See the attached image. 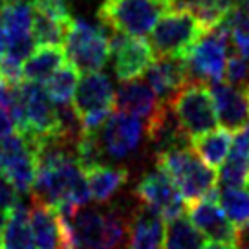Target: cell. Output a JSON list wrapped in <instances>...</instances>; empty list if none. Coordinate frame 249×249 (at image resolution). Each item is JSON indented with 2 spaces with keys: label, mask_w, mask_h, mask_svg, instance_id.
I'll return each mask as SVG.
<instances>
[{
  "label": "cell",
  "mask_w": 249,
  "mask_h": 249,
  "mask_svg": "<svg viewBox=\"0 0 249 249\" xmlns=\"http://www.w3.org/2000/svg\"><path fill=\"white\" fill-rule=\"evenodd\" d=\"M224 77L227 79V83L249 90V57H246V55L238 53L236 50H233V53L227 55Z\"/></svg>",
  "instance_id": "31"
},
{
  "label": "cell",
  "mask_w": 249,
  "mask_h": 249,
  "mask_svg": "<svg viewBox=\"0 0 249 249\" xmlns=\"http://www.w3.org/2000/svg\"><path fill=\"white\" fill-rule=\"evenodd\" d=\"M203 244V234L183 214L167 222L163 249H202Z\"/></svg>",
  "instance_id": "25"
},
{
  "label": "cell",
  "mask_w": 249,
  "mask_h": 249,
  "mask_svg": "<svg viewBox=\"0 0 249 249\" xmlns=\"http://www.w3.org/2000/svg\"><path fill=\"white\" fill-rule=\"evenodd\" d=\"M156 167L165 171L187 203L205 198L218 187V174L189 147L158 152Z\"/></svg>",
  "instance_id": "2"
},
{
  "label": "cell",
  "mask_w": 249,
  "mask_h": 249,
  "mask_svg": "<svg viewBox=\"0 0 249 249\" xmlns=\"http://www.w3.org/2000/svg\"><path fill=\"white\" fill-rule=\"evenodd\" d=\"M211 93L216 107L218 123L229 132H238L249 123V90L242 86L213 81Z\"/></svg>",
  "instance_id": "16"
},
{
  "label": "cell",
  "mask_w": 249,
  "mask_h": 249,
  "mask_svg": "<svg viewBox=\"0 0 249 249\" xmlns=\"http://www.w3.org/2000/svg\"><path fill=\"white\" fill-rule=\"evenodd\" d=\"M31 4H33L35 13H40L48 18H53L57 22L70 26L71 20H73L70 9L66 6V0H31Z\"/></svg>",
  "instance_id": "32"
},
{
  "label": "cell",
  "mask_w": 249,
  "mask_h": 249,
  "mask_svg": "<svg viewBox=\"0 0 249 249\" xmlns=\"http://www.w3.org/2000/svg\"><path fill=\"white\" fill-rule=\"evenodd\" d=\"M165 220L154 209L140 203L132 211L126 249H163Z\"/></svg>",
  "instance_id": "18"
},
{
  "label": "cell",
  "mask_w": 249,
  "mask_h": 249,
  "mask_svg": "<svg viewBox=\"0 0 249 249\" xmlns=\"http://www.w3.org/2000/svg\"><path fill=\"white\" fill-rule=\"evenodd\" d=\"M18 200H20L18 193H17L15 189L11 187V183H9L8 179L0 174V205H2V207H8V209H11V207L18 202Z\"/></svg>",
  "instance_id": "33"
},
{
  "label": "cell",
  "mask_w": 249,
  "mask_h": 249,
  "mask_svg": "<svg viewBox=\"0 0 249 249\" xmlns=\"http://www.w3.org/2000/svg\"><path fill=\"white\" fill-rule=\"evenodd\" d=\"M174 8L176 0H105L97 17L110 30L147 37L160 17Z\"/></svg>",
  "instance_id": "3"
},
{
  "label": "cell",
  "mask_w": 249,
  "mask_h": 249,
  "mask_svg": "<svg viewBox=\"0 0 249 249\" xmlns=\"http://www.w3.org/2000/svg\"><path fill=\"white\" fill-rule=\"evenodd\" d=\"M79 83V70L73 62H64L59 70L53 71V75L44 83V90L50 95V99L57 105H71L73 93Z\"/></svg>",
  "instance_id": "26"
},
{
  "label": "cell",
  "mask_w": 249,
  "mask_h": 249,
  "mask_svg": "<svg viewBox=\"0 0 249 249\" xmlns=\"http://www.w3.org/2000/svg\"><path fill=\"white\" fill-rule=\"evenodd\" d=\"M202 249H238V246H233V244H227V242H218V240H213V242H207V244H203Z\"/></svg>",
  "instance_id": "35"
},
{
  "label": "cell",
  "mask_w": 249,
  "mask_h": 249,
  "mask_svg": "<svg viewBox=\"0 0 249 249\" xmlns=\"http://www.w3.org/2000/svg\"><path fill=\"white\" fill-rule=\"evenodd\" d=\"M195 152L213 169H220L227 160V154L233 145V132L226 128H213L209 132L196 136L191 140Z\"/></svg>",
  "instance_id": "24"
},
{
  "label": "cell",
  "mask_w": 249,
  "mask_h": 249,
  "mask_svg": "<svg viewBox=\"0 0 249 249\" xmlns=\"http://www.w3.org/2000/svg\"><path fill=\"white\" fill-rule=\"evenodd\" d=\"M66 62L64 46L59 44H37L31 55L22 62V81L30 83H46Z\"/></svg>",
  "instance_id": "20"
},
{
  "label": "cell",
  "mask_w": 249,
  "mask_h": 249,
  "mask_svg": "<svg viewBox=\"0 0 249 249\" xmlns=\"http://www.w3.org/2000/svg\"><path fill=\"white\" fill-rule=\"evenodd\" d=\"M218 196H220V191L216 187L205 198L187 203L189 220L198 227V231L205 238L238 246V227L234 226L226 214V211L222 209Z\"/></svg>",
  "instance_id": "14"
},
{
  "label": "cell",
  "mask_w": 249,
  "mask_h": 249,
  "mask_svg": "<svg viewBox=\"0 0 249 249\" xmlns=\"http://www.w3.org/2000/svg\"><path fill=\"white\" fill-rule=\"evenodd\" d=\"M8 218H9V209L0 205V233H2V229L6 227V224H8Z\"/></svg>",
  "instance_id": "36"
},
{
  "label": "cell",
  "mask_w": 249,
  "mask_h": 249,
  "mask_svg": "<svg viewBox=\"0 0 249 249\" xmlns=\"http://www.w3.org/2000/svg\"><path fill=\"white\" fill-rule=\"evenodd\" d=\"M229 33L231 31L224 24H218L198 39V42L191 48L189 55L185 57L191 79L203 83L222 81L226 73Z\"/></svg>",
  "instance_id": "10"
},
{
  "label": "cell",
  "mask_w": 249,
  "mask_h": 249,
  "mask_svg": "<svg viewBox=\"0 0 249 249\" xmlns=\"http://www.w3.org/2000/svg\"><path fill=\"white\" fill-rule=\"evenodd\" d=\"M220 24H224L231 31L233 46L238 53L249 57V11L234 4V8L226 15Z\"/></svg>",
  "instance_id": "29"
},
{
  "label": "cell",
  "mask_w": 249,
  "mask_h": 249,
  "mask_svg": "<svg viewBox=\"0 0 249 249\" xmlns=\"http://www.w3.org/2000/svg\"><path fill=\"white\" fill-rule=\"evenodd\" d=\"M248 187H249V183H248Z\"/></svg>",
  "instance_id": "43"
},
{
  "label": "cell",
  "mask_w": 249,
  "mask_h": 249,
  "mask_svg": "<svg viewBox=\"0 0 249 249\" xmlns=\"http://www.w3.org/2000/svg\"><path fill=\"white\" fill-rule=\"evenodd\" d=\"M218 181L222 187H248L249 183V123L234 132L233 145L220 174Z\"/></svg>",
  "instance_id": "19"
},
{
  "label": "cell",
  "mask_w": 249,
  "mask_h": 249,
  "mask_svg": "<svg viewBox=\"0 0 249 249\" xmlns=\"http://www.w3.org/2000/svg\"><path fill=\"white\" fill-rule=\"evenodd\" d=\"M71 108L77 114L81 132H99L116 108V92L107 73L86 71L79 79Z\"/></svg>",
  "instance_id": "4"
},
{
  "label": "cell",
  "mask_w": 249,
  "mask_h": 249,
  "mask_svg": "<svg viewBox=\"0 0 249 249\" xmlns=\"http://www.w3.org/2000/svg\"><path fill=\"white\" fill-rule=\"evenodd\" d=\"M2 4H4V0H0V6H2Z\"/></svg>",
  "instance_id": "40"
},
{
  "label": "cell",
  "mask_w": 249,
  "mask_h": 249,
  "mask_svg": "<svg viewBox=\"0 0 249 249\" xmlns=\"http://www.w3.org/2000/svg\"><path fill=\"white\" fill-rule=\"evenodd\" d=\"M132 211L81 209L70 218L75 249H126Z\"/></svg>",
  "instance_id": "1"
},
{
  "label": "cell",
  "mask_w": 249,
  "mask_h": 249,
  "mask_svg": "<svg viewBox=\"0 0 249 249\" xmlns=\"http://www.w3.org/2000/svg\"><path fill=\"white\" fill-rule=\"evenodd\" d=\"M236 4H238V6H242L244 9H248V11H249V0H236Z\"/></svg>",
  "instance_id": "38"
},
{
  "label": "cell",
  "mask_w": 249,
  "mask_h": 249,
  "mask_svg": "<svg viewBox=\"0 0 249 249\" xmlns=\"http://www.w3.org/2000/svg\"><path fill=\"white\" fill-rule=\"evenodd\" d=\"M4 50H6V35H4V28H2V22H0V57L4 55Z\"/></svg>",
  "instance_id": "37"
},
{
  "label": "cell",
  "mask_w": 249,
  "mask_h": 249,
  "mask_svg": "<svg viewBox=\"0 0 249 249\" xmlns=\"http://www.w3.org/2000/svg\"><path fill=\"white\" fill-rule=\"evenodd\" d=\"M110 55L114 57V71L119 81H130L145 75L154 61V50L143 37H132L119 31L110 35Z\"/></svg>",
  "instance_id": "15"
},
{
  "label": "cell",
  "mask_w": 249,
  "mask_h": 249,
  "mask_svg": "<svg viewBox=\"0 0 249 249\" xmlns=\"http://www.w3.org/2000/svg\"><path fill=\"white\" fill-rule=\"evenodd\" d=\"M85 176L90 187L92 200L97 203H108L128 181V171L124 167H110L103 163L86 169Z\"/></svg>",
  "instance_id": "21"
},
{
  "label": "cell",
  "mask_w": 249,
  "mask_h": 249,
  "mask_svg": "<svg viewBox=\"0 0 249 249\" xmlns=\"http://www.w3.org/2000/svg\"><path fill=\"white\" fill-rule=\"evenodd\" d=\"M62 46L68 61L83 73L103 70L110 59V39L107 33L81 18L71 20Z\"/></svg>",
  "instance_id": "7"
},
{
  "label": "cell",
  "mask_w": 249,
  "mask_h": 249,
  "mask_svg": "<svg viewBox=\"0 0 249 249\" xmlns=\"http://www.w3.org/2000/svg\"><path fill=\"white\" fill-rule=\"evenodd\" d=\"M20 95H22V119L17 126V132L24 134L35 143L46 136L61 132L59 110L57 105L50 99L44 86H40L39 83L22 81Z\"/></svg>",
  "instance_id": "9"
},
{
  "label": "cell",
  "mask_w": 249,
  "mask_h": 249,
  "mask_svg": "<svg viewBox=\"0 0 249 249\" xmlns=\"http://www.w3.org/2000/svg\"><path fill=\"white\" fill-rule=\"evenodd\" d=\"M116 108L126 114L140 117L147 128V138L152 134L161 119L171 110L169 105L160 101L152 86L141 81V79H130L121 81V85L116 92Z\"/></svg>",
  "instance_id": "11"
},
{
  "label": "cell",
  "mask_w": 249,
  "mask_h": 249,
  "mask_svg": "<svg viewBox=\"0 0 249 249\" xmlns=\"http://www.w3.org/2000/svg\"><path fill=\"white\" fill-rule=\"evenodd\" d=\"M147 83L152 86L160 101L171 107L174 95L191 81L185 59L158 55L145 71Z\"/></svg>",
  "instance_id": "17"
},
{
  "label": "cell",
  "mask_w": 249,
  "mask_h": 249,
  "mask_svg": "<svg viewBox=\"0 0 249 249\" xmlns=\"http://www.w3.org/2000/svg\"><path fill=\"white\" fill-rule=\"evenodd\" d=\"M0 249H2V246H0Z\"/></svg>",
  "instance_id": "42"
},
{
  "label": "cell",
  "mask_w": 249,
  "mask_h": 249,
  "mask_svg": "<svg viewBox=\"0 0 249 249\" xmlns=\"http://www.w3.org/2000/svg\"><path fill=\"white\" fill-rule=\"evenodd\" d=\"M2 249H35L33 231L30 224V209L22 203V200L9 209V218L0 236Z\"/></svg>",
  "instance_id": "23"
},
{
  "label": "cell",
  "mask_w": 249,
  "mask_h": 249,
  "mask_svg": "<svg viewBox=\"0 0 249 249\" xmlns=\"http://www.w3.org/2000/svg\"><path fill=\"white\" fill-rule=\"evenodd\" d=\"M134 195L138 202L154 209L165 222L172 218H178L185 213V200L178 187L165 171L158 169L152 172H147L143 178L138 181Z\"/></svg>",
  "instance_id": "13"
},
{
  "label": "cell",
  "mask_w": 249,
  "mask_h": 249,
  "mask_svg": "<svg viewBox=\"0 0 249 249\" xmlns=\"http://www.w3.org/2000/svg\"><path fill=\"white\" fill-rule=\"evenodd\" d=\"M234 4L236 0H176V8L189 9L203 24L205 30H211L222 22L234 8Z\"/></svg>",
  "instance_id": "27"
},
{
  "label": "cell",
  "mask_w": 249,
  "mask_h": 249,
  "mask_svg": "<svg viewBox=\"0 0 249 249\" xmlns=\"http://www.w3.org/2000/svg\"><path fill=\"white\" fill-rule=\"evenodd\" d=\"M68 26L62 22H57L53 18L35 13L33 17V37L37 44H64Z\"/></svg>",
  "instance_id": "30"
},
{
  "label": "cell",
  "mask_w": 249,
  "mask_h": 249,
  "mask_svg": "<svg viewBox=\"0 0 249 249\" xmlns=\"http://www.w3.org/2000/svg\"><path fill=\"white\" fill-rule=\"evenodd\" d=\"M143 138H147V128L140 117L126 112H112L99 130V141L105 156L112 160H126L140 148Z\"/></svg>",
  "instance_id": "12"
},
{
  "label": "cell",
  "mask_w": 249,
  "mask_h": 249,
  "mask_svg": "<svg viewBox=\"0 0 249 249\" xmlns=\"http://www.w3.org/2000/svg\"><path fill=\"white\" fill-rule=\"evenodd\" d=\"M37 171V143L20 132L9 134L0 143V174L18 195H28L33 191Z\"/></svg>",
  "instance_id": "8"
},
{
  "label": "cell",
  "mask_w": 249,
  "mask_h": 249,
  "mask_svg": "<svg viewBox=\"0 0 249 249\" xmlns=\"http://www.w3.org/2000/svg\"><path fill=\"white\" fill-rule=\"evenodd\" d=\"M203 24L189 9L174 8L160 17L150 31V46L154 55L185 59L191 48L205 33Z\"/></svg>",
  "instance_id": "5"
},
{
  "label": "cell",
  "mask_w": 249,
  "mask_h": 249,
  "mask_svg": "<svg viewBox=\"0 0 249 249\" xmlns=\"http://www.w3.org/2000/svg\"><path fill=\"white\" fill-rule=\"evenodd\" d=\"M171 112L176 116L181 130L189 140L216 128L218 116L214 99L207 83L191 79L174 99L171 101Z\"/></svg>",
  "instance_id": "6"
},
{
  "label": "cell",
  "mask_w": 249,
  "mask_h": 249,
  "mask_svg": "<svg viewBox=\"0 0 249 249\" xmlns=\"http://www.w3.org/2000/svg\"><path fill=\"white\" fill-rule=\"evenodd\" d=\"M33 17L35 11L31 0H4V4L0 6V22L6 40L33 37Z\"/></svg>",
  "instance_id": "22"
},
{
  "label": "cell",
  "mask_w": 249,
  "mask_h": 249,
  "mask_svg": "<svg viewBox=\"0 0 249 249\" xmlns=\"http://www.w3.org/2000/svg\"><path fill=\"white\" fill-rule=\"evenodd\" d=\"M218 202L229 220L238 227V231L249 227V189L224 187L218 196Z\"/></svg>",
  "instance_id": "28"
},
{
  "label": "cell",
  "mask_w": 249,
  "mask_h": 249,
  "mask_svg": "<svg viewBox=\"0 0 249 249\" xmlns=\"http://www.w3.org/2000/svg\"><path fill=\"white\" fill-rule=\"evenodd\" d=\"M2 81H4V77H2V70H0V85H2Z\"/></svg>",
  "instance_id": "39"
},
{
  "label": "cell",
  "mask_w": 249,
  "mask_h": 249,
  "mask_svg": "<svg viewBox=\"0 0 249 249\" xmlns=\"http://www.w3.org/2000/svg\"><path fill=\"white\" fill-rule=\"evenodd\" d=\"M15 132V123L9 117V114L0 107V143L8 138L9 134Z\"/></svg>",
  "instance_id": "34"
},
{
  "label": "cell",
  "mask_w": 249,
  "mask_h": 249,
  "mask_svg": "<svg viewBox=\"0 0 249 249\" xmlns=\"http://www.w3.org/2000/svg\"><path fill=\"white\" fill-rule=\"evenodd\" d=\"M238 249H249V248H238Z\"/></svg>",
  "instance_id": "41"
}]
</instances>
